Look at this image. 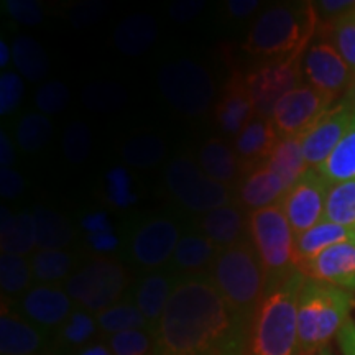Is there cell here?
<instances>
[{"label": "cell", "mask_w": 355, "mask_h": 355, "mask_svg": "<svg viewBox=\"0 0 355 355\" xmlns=\"http://www.w3.org/2000/svg\"><path fill=\"white\" fill-rule=\"evenodd\" d=\"M248 326L230 311L209 278L180 279L153 329L157 354L194 355L219 349Z\"/></svg>", "instance_id": "1"}, {"label": "cell", "mask_w": 355, "mask_h": 355, "mask_svg": "<svg viewBox=\"0 0 355 355\" xmlns=\"http://www.w3.org/2000/svg\"><path fill=\"white\" fill-rule=\"evenodd\" d=\"M306 277L296 272L266 290L248 326L247 355H298V303Z\"/></svg>", "instance_id": "2"}, {"label": "cell", "mask_w": 355, "mask_h": 355, "mask_svg": "<svg viewBox=\"0 0 355 355\" xmlns=\"http://www.w3.org/2000/svg\"><path fill=\"white\" fill-rule=\"evenodd\" d=\"M318 15L314 3H279L257 19L243 43L250 55L285 60L308 50L316 37Z\"/></svg>", "instance_id": "3"}, {"label": "cell", "mask_w": 355, "mask_h": 355, "mask_svg": "<svg viewBox=\"0 0 355 355\" xmlns=\"http://www.w3.org/2000/svg\"><path fill=\"white\" fill-rule=\"evenodd\" d=\"M352 293L306 278L298 303L300 354H316L329 347L350 319Z\"/></svg>", "instance_id": "4"}, {"label": "cell", "mask_w": 355, "mask_h": 355, "mask_svg": "<svg viewBox=\"0 0 355 355\" xmlns=\"http://www.w3.org/2000/svg\"><path fill=\"white\" fill-rule=\"evenodd\" d=\"M209 279L235 316L250 322L266 293L263 266L252 242L219 250Z\"/></svg>", "instance_id": "5"}, {"label": "cell", "mask_w": 355, "mask_h": 355, "mask_svg": "<svg viewBox=\"0 0 355 355\" xmlns=\"http://www.w3.org/2000/svg\"><path fill=\"white\" fill-rule=\"evenodd\" d=\"M248 235L263 266L266 290L300 272L296 237L282 204L250 212Z\"/></svg>", "instance_id": "6"}, {"label": "cell", "mask_w": 355, "mask_h": 355, "mask_svg": "<svg viewBox=\"0 0 355 355\" xmlns=\"http://www.w3.org/2000/svg\"><path fill=\"white\" fill-rule=\"evenodd\" d=\"M128 286L127 270L119 261L94 259L66 279V293L81 309L97 314L121 303Z\"/></svg>", "instance_id": "7"}, {"label": "cell", "mask_w": 355, "mask_h": 355, "mask_svg": "<svg viewBox=\"0 0 355 355\" xmlns=\"http://www.w3.org/2000/svg\"><path fill=\"white\" fill-rule=\"evenodd\" d=\"M158 86L165 99L184 115L204 114L216 96L209 73L191 60L171 61L163 66L158 73Z\"/></svg>", "instance_id": "8"}, {"label": "cell", "mask_w": 355, "mask_h": 355, "mask_svg": "<svg viewBox=\"0 0 355 355\" xmlns=\"http://www.w3.org/2000/svg\"><path fill=\"white\" fill-rule=\"evenodd\" d=\"M166 186L181 206L193 212H207L227 206L232 199L227 186L217 183L189 158H176L168 165Z\"/></svg>", "instance_id": "9"}, {"label": "cell", "mask_w": 355, "mask_h": 355, "mask_svg": "<svg viewBox=\"0 0 355 355\" xmlns=\"http://www.w3.org/2000/svg\"><path fill=\"white\" fill-rule=\"evenodd\" d=\"M303 56L304 53H300L285 60L270 61L247 74V86L254 99L257 115L272 119L278 101L293 89L303 86Z\"/></svg>", "instance_id": "10"}, {"label": "cell", "mask_w": 355, "mask_h": 355, "mask_svg": "<svg viewBox=\"0 0 355 355\" xmlns=\"http://www.w3.org/2000/svg\"><path fill=\"white\" fill-rule=\"evenodd\" d=\"M303 78L332 99L347 96L355 83V74L344 58L327 40L314 38L303 56Z\"/></svg>", "instance_id": "11"}, {"label": "cell", "mask_w": 355, "mask_h": 355, "mask_svg": "<svg viewBox=\"0 0 355 355\" xmlns=\"http://www.w3.org/2000/svg\"><path fill=\"white\" fill-rule=\"evenodd\" d=\"M334 104L331 96L309 84L293 89L275 105L272 121L279 137H301Z\"/></svg>", "instance_id": "12"}, {"label": "cell", "mask_w": 355, "mask_h": 355, "mask_svg": "<svg viewBox=\"0 0 355 355\" xmlns=\"http://www.w3.org/2000/svg\"><path fill=\"white\" fill-rule=\"evenodd\" d=\"M331 184L319 175L318 170L309 168L303 178L288 191L282 207L285 211L295 237L313 229L324 220L327 194Z\"/></svg>", "instance_id": "13"}, {"label": "cell", "mask_w": 355, "mask_h": 355, "mask_svg": "<svg viewBox=\"0 0 355 355\" xmlns=\"http://www.w3.org/2000/svg\"><path fill=\"white\" fill-rule=\"evenodd\" d=\"M355 117L352 107L345 101H340L322 115L319 121L301 135L303 157L308 168H319L329 158L339 141L349 132Z\"/></svg>", "instance_id": "14"}, {"label": "cell", "mask_w": 355, "mask_h": 355, "mask_svg": "<svg viewBox=\"0 0 355 355\" xmlns=\"http://www.w3.org/2000/svg\"><path fill=\"white\" fill-rule=\"evenodd\" d=\"M180 239V227L171 219H152L133 234L132 255L145 268H159L171 261Z\"/></svg>", "instance_id": "15"}, {"label": "cell", "mask_w": 355, "mask_h": 355, "mask_svg": "<svg viewBox=\"0 0 355 355\" xmlns=\"http://www.w3.org/2000/svg\"><path fill=\"white\" fill-rule=\"evenodd\" d=\"M19 308V314L44 329H60L74 311L66 290L55 285L32 286L21 296Z\"/></svg>", "instance_id": "16"}, {"label": "cell", "mask_w": 355, "mask_h": 355, "mask_svg": "<svg viewBox=\"0 0 355 355\" xmlns=\"http://www.w3.org/2000/svg\"><path fill=\"white\" fill-rule=\"evenodd\" d=\"M306 278L355 293V242L334 245L300 266Z\"/></svg>", "instance_id": "17"}, {"label": "cell", "mask_w": 355, "mask_h": 355, "mask_svg": "<svg viewBox=\"0 0 355 355\" xmlns=\"http://www.w3.org/2000/svg\"><path fill=\"white\" fill-rule=\"evenodd\" d=\"M288 193L285 183L268 166L259 165L242 171L241 181L235 188V202L250 212L278 206Z\"/></svg>", "instance_id": "18"}, {"label": "cell", "mask_w": 355, "mask_h": 355, "mask_svg": "<svg viewBox=\"0 0 355 355\" xmlns=\"http://www.w3.org/2000/svg\"><path fill=\"white\" fill-rule=\"evenodd\" d=\"M257 115L254 99L247 86V76L234 73L225 84L219 102L216 104L214 119L220 130L237 137Z\"/></svg>", "instance_id": "19"}, {"label": "cell", "mask_w": 355, "mask_h": 355, "mask_svg": "<svg viewBox=\"0 0 355 355\" xmlns=\"http://www.w3.org/2000/svg\"><path fill=\"white\" fill-rule=\"evenodd\" d=\"M278 140L279 135L272 119L255 115L234 140V150L242 163V171L263 165Z\"/></svg>", "instance_id": "20"}, {"label": "cell", "mask_w": 355, "mask_h": 355, "mask_svg": "<svg viewBox=\"0 0 355 355\" xmlns=\"http://www.w3.org/2000/svg\"><path fill=\"white\" fill-rule=\"evenodd\" d=\"M201 232L206 235L219 250L234 247L247 241L248 216L237 202H229L202 216Z\"/></svg>", "instance_id": "21"}, {"label": "cell", "mask_w": 355, "mask_h": 355, "mask_svg": "<svg viewBox=\"0 0 355 355\" xmlns=\"http://www.w3.org/2000/svg\"><path fill=\"white\" fill-rule=\"evenodd\" d=\"M217 255L219 248L206 235L189 232L178 242L171 266L175 272L184 275L186 278L204 277V273L209 275Z\"/></svg>", "instance_id": "22"}, {"label": "cell", "mask_w": 355, "mask_h": 355, "mask_svg": "<svg viewBox=\"0 0 355 355\" xmlns=\"http://www.w3.org/2000/svg\"><path fill=\"white\" fill-rule=\"evenodd\" d=\"M44 339L40 327L20 314L3 308L0 316V352L2 355H37Z\"/></svg>", "instance_id": "23"}, {"label": "cell", "mask_w": 355, "mask_h": 355, "mask_svg": "<svg viewBox=\"0 0 355 355\" xmlns=\"http://www.w3.org/2000/svg\"><path fill=\"white\" fill-rule=\"evenodd\" d=\"M199 168L217 183L237 184L242 178V163L232 146L219 139H211L201 146Z\"/></svg>", "instance_id": "24"}, {"label": "cell", "mask_w": 355, "mask_h": 355, "mask_svg": "<svg viewBox=\"0 0 355 355\" xmlns=\"http://www.w3.org/2000/svg\"><path fill=\"white\" fill-rule=\"evenodd\" d=\"M175 277L166 272H150L140 279L135 291V304L139 306L150 326H157L168 301L171 298V293L176 286Z\"/></svg>", "instance_id": "25"}, {"label": "cell", "mask_w": 355, "mask_h": 355, "mask_svg": "<svg viewBox=\"0 0 355 355\" xmlns=\"http://www.w3.org/2000/svg\"><path fill=\"white\" fill-rule=\"evenodd\" d=\"M345 242H355V227H345V225L327 220L319 222L313 229L306 230L304 234L296 237L298 268L316 259L321 252Z\"/></svg>", "instance_id": "26"}, {"label": "cell", "mask_w": 355, "mask_h": 355, "mask_svg": "<svg viewBox=\"0 0 355 355\" xmlns=\"http://www.w3.org/2000/svg\"><path fill=\"white\" fill-rule=\"evenodd\" d=\"M265 165L277 173L279 180L285 183L286 189L290 191L309 170L303 157L301 137H279L277 146Z\"/></svg>", "instance_id": "27"}, {"label": "cell", "mask_w": 355, "mask_h": 355, "mask_svg": "<svg viewBox=\"0 0 355 355\" xmlns=\"http://www.w3.org/2000/svg\"><path fill=\"white\" fill-rule=\"evenodd\" d=\"M158 37V26L146 13H135L117 26L114 43L128 56H139L148 51Z\"/></svg>", "instance_id": "28"}, {"label": "cell", "mask_w": 355, "mask_h": 355, "mask_svg": "<svg viewBox=\"0 0 355 355\" xmlns=\"http://www.w3.org/2000/svg\"><path fill=\"white\" fill-rule=\"evenodd\" d=\"M2 254L24 257L28 255L37 247L35 242V220L30 212H20L12 216L10 211L2 207Z\"/></svg>", "instance_id": "29"}, {"label": "cell", "mask_w": 355, "mask_h": 355, "mask_svg": "<svg viewBox=\"0 0 355 355\" xmlns=\"http://www.w3.org/2000/svg\"><path fill=\"white\" fill-rule=\"evenodd\" d=\"M33 220L35 242L40 250H61L73 241V227L58 212L38 206L33 212Z\"/></svg>", "instance_id": "30"}, {"label": "cell", "mask_w": 355, "mask_h": 355, "mask_svg": "<svg viewBox=\"0 0 355 355\" xmlns=\"http://www.w3.org/2000/svg\"><path fill=\"white\" fill-rule=\"evenodd\" d=\"M99 331L96 314L81 308L74 309L68 321L58 329V345L66 355H71L97 340Z\"/></svg>", "instance_id": "31"}, {"label": "cell", "mask_w": 355, "mask_h": 355, "mask_svg": "<svg viewBox=\"0 0 355 355\" xmlns=\"http://www.w3.org/2000/svg\"><path fill=\"white\" fill-rule=\"evenodd\" d=\"M316 170L331 186L355 180V117L344 139Z\"/></svg>", "instance_id": "32"}, {"label": "cell", "mask_w": 355, "mask_h": 355, "mask_svg": "<svg viewBox=\"0 0 355 355\" xmlns=\"http://www.w3.org/2000/svg\"><path fill=\"white\" fill-rule=\"evenodd\" d=\"M12 60L21 76L32 83L43 81L50 69V61H48L44 48L37 40L26 35H20L13 40Z\"/></svg>", "instance_id": "33"}, {"label": "cell", "mask_w": 355, "mask_h": 355, "mask_svg": "<svg viewBox=\"0 0 355 355\" xmlns=\"http://www.w3.org/2000/svg\"><path fill=\"white\" fill-rule=\"evenodd\" d=\"M314 38L327 40L355 74V8L331 24H318Z\"/></svg>", "instance_id": "34"}, {"label": "cell", "mask_w": 355, "mask_h": 355, "mask_svg": "<svg viewBox=\"0 0 355 355\" xmlns=\"http://www.w3.org/2000/svg\"><path fill=\"white\" fill-rule=\"evenodd\" d=\"M96 319L101 332L107 337L132 329H153L141 314L139 306L123 301L97 313Z\"/></svg>", "instance_id": "35"}, {"label": "cell", "mask_w": 355, "mask_h": 355, "mask_svg": "<svg viewBox=\"0 0 355 355\" xmlns=\"http://www.w3.org/2000/svg\"><path fill=\"white\" fill-rule=\"evenodd\" d=\"M32 265L24 257L2 254L0 257V288L3 296H24L32 288Z\"/></svg>", "instance_id": "36"}, {"label": "cell", "mask_w": 355, "mask_h": 355, "mask_svg": "<svg viewBox=\"0 0 355 355\" xmlns=\"http://www.w3.org/2000/svg\"><path fill=\"white\" fill-rule=\"evenodd\" d=\"M324 220L355 227V180L331 186Z\"/></svg>", "instance_id": "37"}, {"label": "cell", "mask_w": 355, "mask_h": 355, "mask_svg": "<svg viewBox=\"0 0 355 355\" xmlns=\"http://www.w3.org/2000/svg\"><path fill=\"white\" fill-rule=\"evenodd\" d=\"M30 265L38 282L51 285L71 277L73 259L64 250H38L32 255Z\"/></svg>", "instance_id": "38"}, {"label": "cell", "mask_w": 355, "mask_h": 355, "mask_svg": "<svg viewBox=\"0 0 355 355\" xmlns=\"http://www.w3.org/2000/svg\"><path fill=\"white\" fill-rule=\"evenodd\" d=\"M165 141L153 135L133 137L122 148V158L125 159L127 165L141 170L157 166L165 158Z\"/></svg>", "instance_id": "39"}, {"label": "cell", "mask_w": 355, "mask_h": 355, "mask_svg": "<svg viewBox=\"0 0 355 355\" xmlns=\"http://www.w3.org/2000/svg\"><path fill=\"white\" fill-rule=\"evenodd\" d=\"M53 127L44 114H26L20 119L17 127V141L26 153L40 152L51 139Z\"/></svg>", "instance_id": "40"}, {"label": "cell", "mask_w": 355, "mask_h": 355, "mask_svg": "<svg viewBox=\"0 0 355 355\" xmlns=\"http://www.w3.org/2000/svg\"><path fill=\"white\" fill-rule=\"evenodd\" d=\"M105 340L114 355H157V339L152 329L119 332Z\"/></svg>", "instance_id": "41"}, {"label": "cell", "mask_w": 355, "mask_h": 355, "mask_svg": "<svg viewBox=\"0 0 355 355\" xmlns=\"http://www.w3.org/2000/svg\"><path fill=\"white\" fill-rule=\"evenodd\" d=\"M83 99L89 109L104 112V110H114L123 105L127 94L121 86H115V84H91L84 91Z\"/></svg>", "instance_id": "42"}, {"label": "cell", "mask_w": 355, "mask_h": 355, "mask_svg": "<svg viewBox=\"0 0 355 355\" xmlns=\"http://www.w3.org/2000/svg\"><path fill=\"white\" fill-rule=\"evenodd\" d=\"M92 145L91 130L83 122L69 123L63 133V152L71 163H81L89 157Z\"/></svg>", "instance_id": "43"}, {"label": "cell", "mask_w": 355, "mask_h": 355, "mask_svg": "<svg viewBox=\"0 0 355 355\" xmlns=\"http://www.w3.org/2000/svg\"><path fill=\"white\" fill-rule=\"evenodd\" d=\"M69 99V87L60 81H48L46 84H43V86L38 87L37 96H35L37 107L44 115H55L63 112L68 107Z\"/></svg>", "instance_id": "44"}, {"label": "cell", "mask_w": 355, "mask_h": 355, "mask_svg": "<svg viewBox=\"0 0 355 355\" xmlns=\"http://www.w3.org/2000/svg\"><path fill=\"white\" fill-rule=\"evenodd\" d=\"M21 99H24V81L19 74L7 71L0 76V114H12L19 107Z\"/></svg>", "instance_id": "45"}, {"label": "cell", "mask_w": 355, "mask_h": 355, "mask_svg": "<svg viewBox=\"0 0 355 355\" xmlns=\"http://www.w3.org/2000/svg\"><path fill=\"white\" fill-rule=\"evenodd\" d=\"M7 10L13 20L26 26L38 25L43 19L42 6L32 0H8Z\"/></svg>", "instance_id": "46"}, {"label": "cell", "mask_w": 355, "mask_h": 355, "mask_svg": "<svg viewBox=\"0 0 355 355\" xmlns=\"http://www.w3.org/2000/svg\"><path fill=\"white\" fill-rule=\"evenodd\" d=\"M318 15V24H331L355 8L354 0H321L313 2Z\"/></svg>", "instance_id": "47"}, {"label": "cell", "mask_w": 355, "mask_h": 355, "mask_svg": "<svg viewBox=\"0 0 355 355\" xmlns=\"http://www.w3.org/2000/svg\"><path fill=\"white\" fill-rule=\"evenodd\" d=\"M0 191L2 196L7 199H13L24 193V178L20 173L8 166L0 168Z\"/></svg>", "instance_id": "48"}, {"label": "cell", "mask_w": 355, "mask_h": 355, "mask_svg": "<svg viewBox=\"0 0 355 355\" xmlns=\"http://www.w3.org/2000/svg\"><path fill=\"white\" fill-rule=\"evenodd\" d=\"M204 7H206V3L201 2V0H198V2H194V0H184V2L173 3L170 7V15L176 21H189L194 17H198Z\"/></svg>", "instance_id": "49"}, {"label": "cell", "mask_w": 355, "mask_h": 355, "mask_svg": "<svg viewBox=\"0 0 355 355\" xmlns=\"http://www.w3.org/2000/svg\"><path fill=\"white\" fill-rule=\"evenodd\" d=\"M337 344L343 355H355V321L352 318L340 329L337 336Z\"/></svg>", "instance_id": "50"}, {"label": "cell", "mask_w": 355, "mask_h": 355, "mask_svg": "<svg viewBox=\"0 0 355 355\" xmlns=\"http://www.w3.org/2000/svg\"><path fill=\"white\" fill-rule=\"evenodd\" d=\"M259 6L260 2H257V0H230V2L225 3L227 12L234 19H245V17L252 15Z\"/></svg>", "instance_id": "51"}, {"label": "cell", "mask_w": 355, "mask_h": 355, "mask_svg": "<svg viewBox=\"0 0 355 355\" xmlns=\"http://www.w3.org/2000/svg\"><path fill=\"white\" fill-rule=\"evenodd\" d=\"M71 355H114L112 350H110L107 340H94L86 347L79 349L78 352L71 354Z\"/></svg>", "instance_id": "52"}, {"label": "cell", "mask_w": 355, "mask_h": 355, "mask_svg": "<svg viewBox=\"0 0 355 355\" xmlns=\"http://www.w3.org/2000/svg\"><path fill=\"white\" fill-rule=\"evenodd\" d=\"M0 162H2V166H8L13 162H15V152H13L12 141L6 137V133H2V140H0Z\"/></svg>", "instance_id": "53"}, {"label": "cell", "mask_w": 355, "mask_h": 355, "mask_svg": "<svg viewBox=\"0 0 355 355\" xmlns=\"http://www.w3.org/2000/svg\"><path fill=\"white\" fill-rule=\"evenodd\" d=\"M8 61H10V50H8L6 42H2L0 43V66H2V68H6V66L8 64Z\"/></svg>", "instance_id": "54"}, {"label": "cell", "mask_w": 355, "mask_h": 355, "mask_svg": "<svg viewBox=\"0 0 355 355\" xmlns=\"http://www.w3.org/2000/svg\"><path fill=\"white\" fill-rule=\"evenodd\" d=\"M343 101L347 102V104L350 105V107H352V110L355 112V83H354L352 89H350V91L347 92V96H345Z\"/></svg>", "instance_id": "55"}, {"label": "cell", "mask_w": 355, "mask_h": 355, "mask_svg": "<svg viewBox=\"0 0 355 355\" xmlns=\"http://www.w3.org/2000/svg\"><path fill=\"white\" fill-rule=\"evenodd\" d=\"M194 355H220V352L217 349H214V350H207V352H199V354H194Z\"/></svg>", "instance_id": "56"}, {"label": "cell", "mask_w": 355, "mask_h": 355, "mask_svg": "<svg viewBox=\"0 0 355 355\" xmlns=\"http://www.w3.org/2000/svg\"><path fill=\"white\" fill-rule=\"evenodd\" d=\"M298 355H331V352H329V347H327V349H324V350H321V352H316V354H298Z\"/></svg>", "instance_id": "57"}, {"label": "cell", "mask_w": 355, "mask_h": 355, "mask_svg": "<svg viewBox=\"0 0 355 355\" xmlns=\"http://www.w3.org/2000/svg\"><path fill=\"white\" fill-rule=\"evenodd\" d=\"M42 355H56V354H42Z\"/></svg>", "instance_id": "58"}, {"label": "cell", "mask_w": 355, "mask_h": 355, "mask_svg": "<svg viewBox=\"0 0 355 355\" xmlns=\"http://www.w3.org/2000/svg\"><path fill=\"white\" fill-rule=\"evenodd\" d=\"M157 355H158V354H157Z\"/></svg>", "instance_id": "59"}]
</instances>
